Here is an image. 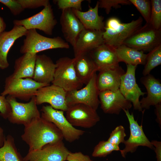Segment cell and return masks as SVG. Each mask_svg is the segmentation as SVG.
<instances>
[{
  "label": "cell",
  "mask_w": 161,
  "mask_h": 161,
  "mask_svg": "<svg viewBox=\"0 0 161 161\" xmlns=\"http://www.w3.org/2000/svg\"><path fill=\"white\" fill-rule=\"evenodd\" d=\"M22 140L29 147V151L40 149L47 144L62 141V133L52 123L41 116L24 126Z\"/></svg>",
  "instance_id": "1"
},
{
  "label": "cell",
  "mask_w": 161,
  "mask_h": 161,
  "mask_svg": "<svg viewBox=\"0 0 161 161\" xmlns=\"http://www.w3.org/2000/svg\"><path fill=\"white\" fill-rule=\"evenodd\" d=\"M143 19L139 17L128 23H123L118 18L112 17L106 21L103 36L104 44L114 48L123 42L142 27Z\"/></svg>",
  "instance_id": "2"
},
{
  "label": "cell",
  "mask_w": 161,
  "mask_h": 161,
  "mask_svg": "<svg viewBox=\"0 0 161 161\" xmlns=\"http://www.w3.org/2000/svg\"><path fill=\"white\" fill-rule=\"evenodd\" d=\"M26 37L20 51L23 54L28 53L36 55L38 52L55 49H69L68 43L59 36L53 38L44 36L38 33L36 29L27 30Z\"/></svg>",
  "instance_id": "3"
},
{
  "label": "cell",
  "mask_w": 161,
  "mask_h": 161,
  "mask_svg": "<svg viewBox=\"0 0 161 161\" xmlns=\"http://www.w3.org/2000/svg\"><path fill=\"white\" fill-rule=\"evenodd\" d=\"M74 58H61L55 63L56 67L52 84L66 92L80 89L83 85L78 78L74 66Z\"/></svg>",
  "instance_id": "4"
},
{
  "label": "cell",
  "mask_w": 161,
  "mask_h": 161,
  "mask_svg": "<svg viewBox=\"0 0 161 161\" xmlns=\"http://www.w3.org/2000/svg\"><path fill=\"white\" fill-rule=\"evenodd\" d=\"M160 44L161 29H155L149 23H146L127 39L123 44L143 52H149Z\"/></svg>",
  "instance_id": "5"
},
{
  "label": "cell",
  "mask_w": 161,
  "mask_h": 161,
  "mask_svg": "<svg viewBox=\"0 0 161 161\" xmlns=\"http://www.w3.org/2000/svg\"><path fill=\"white\" fill-rule=\"evenodd\" d=\"M1 95H8L28 101L35 96L40 88L50 84L40 83L30 78H15L11 75L7 77Z\"/></svg>",
  "instance_id": "6"
},
{
  "label": "cell",
  "mask_w": 161,
  "mask_h": 161,
  "mask_svg": "<svg viewBox=\"0 0 161 161\" xmlns=\"http://www.w3.org/2000/svg\"><path fill=\"white\" fill-rule=\"evenodd\" d=\"M41 117L53 123L61 131L64 139L69 143L78 140L85 132L73 126L64 115V111L55 109L50 105L43 106Z\"/></svg>",
  "instance_id": "7"
},
{
  "label": "cell",
  "mask_w": 161,
  "mask_h": 161,
  "mask_svg": "<svg viewBox=\"0 0 161 161\" xmlns=\"http://www.w3.org/2000/svg\"><path fill=\"white\" fill-rule=\"evenodd\" d=\"M6 98L11 108V112L8 118L11 123L25 126L41 116L35 96L29 102L25 103L18 102L16 98L10 96L8 95Z\"/></svg>",
  "instance_id": "8"
},
{
  "label": "cell",
  "mask_w": 161,
  "mask_h": 161,
  "mask_svg": "<svg viewBox=\"0 0 161 161\" xmlns=\"http://www.w3.org/2000/svg\"><path fill=\"white\" fill-rule=\"evenodd\" d=\"M13 23L14 25L23 26L27 30L37 29L51 35L57 21L50 4L35 15L23 19L15 20Z\"/></svg>",
  "instance_id": "9"
},
{
  "label": "cell",
  "mask_w": 161,
  "mask_h": 161,
  "mask_svg": "<svg viewBox=\"0 0 161 161\" xmlns=\"http://www.w3.org/2000/svg\"><path fill=\"white\" fill-rule=\"evenodd\" d=\"M97 76L95 73L83 88L67 92L66 100L68 107L81 103L97 110L100 104L99 91L96 84Z\"/></svg>",
  "instance_id": "10"
},
{
  "label": "cell",
  "mask_w": 161,
  "mask_h": 161,
  "mask_svg": "<svg viewBox=\"0 0 161 161\" xmlns=\"http://www.w3.org/2000/svg\"><path fill=\"white\" fill-rule=\"evenodd\" d=\"M123 110L129 121L130 135L128 139L123 143L125 145V148L120 151L122 157L125 158L128 153L134 152L139 146L146 147L154 150V147L145 134L142 126L139 125L135 120L133 113L130 114L128 110Z\"/></svg>",
  "instance_id": "11"
},
{
  "label": "cell",
  "mask_w": 161,
  "mask_h": 161,
  "mask_svg": "<svg viewBox=\"0 0 161 161\" xmlns=\"http://www.w3.org/2000/svg\"><path fill=\"white\" fill-rule=\"evenodd\" d=\"M65 112L66 119L73 126L90 128L100 119L96 110L83 104L69 106Z\"/></svg>",
  "instance_id": "12"
},
{
  "label": "cell",
  "mask_w": 161,
  "mask_h": 161,
  "mask_svg": "<svg viewBox=\"0 0 161 161\" xmlns=\"http://www.w3.org/2000/svg\"><path fill=\"white\" fill-rule=\"evenodd\" d=\"M126 71L121 78L119 90L124 97L133 104L134 109L142 111L139 98L146 92H143L137 83L135 71L137 66L126 65Z\"/></svg>",
  "instance_id": "13"
},
{
  "label": "cell",
  "mask_w": 161,
  "mask_h": 161,
  "mask_svg": "<svg viewBox=\"0 0 161 161\" xmlns=\"http://www.w3.org/2000/svg\"><path fill=\"white\" fill-rule=\"evenodd\" d=\"M70 152L61 141L29 151L23 158L24 161H65Z\"/></svg>",
  "instance_id": "14"
},
{
  "label": "cell",
  "mask_w": 161,
  "mask_h": 161,
  "mask_svg": "<svg viewBox=\"0 0 161 161\" xmlns=\"http://www.w3.org/2000/svg\"><path fill=\"white\" fill-rule=\"evenodd\" d=\"M67 92L63 88L50 84L39 88L35 95L37 105L47 103L54 109L66 112L68 107L66 97Z\"/></svg>",
  "instance_id": "15"
},
{
  "label": "cell",
  "mask_w": 161,
  "mask_h": 161,
  "mask_svg": "<svg viewBox=\"0 0 161 161\" xmlns=\"http://www.w3.org/2000/svg\"><path fill=\"white\" fill-rule=\"evenodd\" d=\"M98 97L101 108L105 113L119 114L122 110H129L132 106L131 102L126 99L119 89L99 92Z\"/></svg>",
  "instance_id": "16"
},
{
  "label": "cell",
  "mask_w": 161,
  "mask_h": 161,
  "mask_svg": "<svg viewBox=\"0 0 161 161\" xmlns=\"http://www.w3.org/2000/svg\"><path fill=\"white\" fill-rule=\"evenodd\" d=\"M104 31L84 29L79 34L73 47L75 57L89 53L104 44L103 36Z\"/></svg>",
  "instance_id": "17"
},
{
  "label": "cell",
  "mask_w": 161,
  "mask_h": 161,
  "mask_svg": "<svg viewBox=\"0 0 161 161\" xmlns=\"http://www.w3.org/2000/svg\"><path fill=\"white\" fill-rule=\"evenodd\" d=\"M60 22L65 41L73 47L79 34L85 28L84 26L72 9L62 10Z\"/></svg>",
  "instance_id": "18"
},
{
  "label": "cell",
  "mask_w": 161,
  "mask_h": 161,
  "mask_svg": "<svg viewBox=\"0 0 161 161\" xmlns=\"http://www.w3.org/2000/svg\"><path fill=\"white\" fill-rule=\"evenodd\" d=\"M99 72L114 68L119 66L114 49L104 44L89 53Z\"/></svg>",
  "instance_id": "19"
},
{
  "label": "cell",
  "mask_w": 161,
  "mask_h": 161,
  "mask_svg": "<svg viewBox=\"0 0 161 161\" xmlns=\"http://www.w3.org/2000/svg\"><path fill=\"white\" fill-rule=\"evenodd\" d=\"M27 31L23 26L14 25L11 30L0 34V69H4L9 66L7 56L10 49L17 39L25 35Z\"/></svg>",
  "instance_id": "20"
},
{
  "label": "cell",
  "mask_w": 161,
  "mask_h": 161,
  "mask_svg": "<svg viewBox=\"0 0 161 161\" xmlns=\"http://www.w3.org/2000/svg\"><path fill=\"white\" fill-rule=\"evenodd\" d=\"M140 81L145 86L147 96L140 101L142 109H149L151 106L161 103V83L160 80L150 74L141 78Z\"/></svg>",
  "instance_id": "21"
},
{
  "label": "cell",
  "mask_w": 161,
  "mask_h": 161,
  "mask_svg": "<svg viewBox=\"0 0 161 161\" xmlns=\"http://www.w3.org/2000/svg\"><path fill=\"white\" fill-rule=\"evenodd\" d=\"M56 67L55 63L50 57L44 54H37L32 79L40 83L50 84L53 80Z\"/></svg>",
  "instance_id": "22"
},
{
  "label": "cell",
  "mask_w": 161,
  "mask_h": 161,
  "mask_svg": "<svg viewBox=\"0 0 161 161\" xmlns=\"http://www.w3.org/2000/svg\"><path fill=\"white\" fill-rule=\"evenodd\" d=\"M125 72L119 66L114 68L99 72L96 79L97 86L99 92L105 90L116 91L119 89L121 77Z\"/></svg>",
  "instance_id": "23"
},
{
  "label": "cell",
  "mask_w": 161,
  "mask_h": 161,
  "mask_svg": "<svg viewBox=\"0 0 161 161\" xmlns=\"http://www.w3.org/2000/svg\"><path fill=\"white\" fill-rule=\"evenodd\" d=\"M99 3L97 2L92 8L89 6L88 10L83 12L74 9L72 10L76 16L84 26L85 28L93 30H104L105 23L104 18L98 14Z\"/></svg>",
  "instance_id": "24"
},
{
  "label": "cell",
  "mask_w": 161,
  "mask_h": 161,
  "mask_svg": "<svg viewBox=\"0 0 161 161\" xmlns=\"http://www.w3.org/2000/svg\"><path fill=\"white\" fill-rule=\"evenodd\" d=\"M74 66L77 76L83 84L86 85L97 71L89 53L74 58Z\"/></svg>",
  "instance_id": "25"
},
{
  "label": "cell",
  "mask_w": 161,
  "mask_h": 161,
  "mask_svg": "<svg viewBox=\"0 0 161 161\" xmlns=\"http://www.w3.org/2000/svg\"><path fill=\"white\" fill-rule=\"evenodd\" d=\"M36 55L25 53L17 59L15 62L14 71L11 75L15 78L32 79Z\"/></svg>",
  "instance_id": "26"
},
{
  "label": "cell",
  "mask_w": 161,
  "mask_h": 161,
  "mask_svg": "<svg viewBox=\"0 0 161 161\" xmlns=\"http://www.w3.org/2000/svg\"><path fill=\"white\" fill-rule=\"evenodd\" d=\"M119 62H123L126 65L137 66L145 65L147 54L144 52L123 44L114 48Z\"/></svg>",
  "instance_id": "27"
},
{
  "label": "cell",
  "mask_w": 161,
  "mask_h": 161,
  "mask_svg": "<svg viewBox=\"0 0 161 161\" xmlns=\"http://www.w3.org/2000/svg\"><path fill=\"white\" fill-rule=\"evenodd\" d=\"M0 161H24L10 135L5 138L3 145L0 147Z\"/></svg>",
  "instance_id": "28"
},
{
  "label": "cell",
  "mask_w": 161,
  "mask_h": 161,
  "mask_svg": "<svg viewBox=\"0 0 161 161\" xmlns=\"http://www.w3.org/2000/svg\"><path fill=\"white\" fill-rule=\"evenodd\" d=\"M161 64V44L155 47L147 54L144 69V76L149 74L152 69Z\"/></svg>",
  "instance_id": "29"
},
{
  "label": "cell",
  "mask_w": 161,
  "mask_h": 161,
  "mask_svg": "<svg viewBox=\"0 0 161 161\" xmlns=\"http://www.w3.org/2000/svg\"><path fill=\"white\" fill-rule=\"evenodd\" d=\"M120 150L119 146L113 145L107 140H102L95 147L92 156L94 157H105L113 151Z\"/></svg>",
  "instance_id": "30"
},
{
  "label": "cell",
  "mask_w": 161,
  "mask_h": 161,
  "mask_svg": "<svg viewBox=\"0 0 161 161\" xmlns=\"http://www.w3.org/2000/svg\"><path fill=\"white\" fill-rule=\"evenodd\" d=\"M151 11L149 24L154 29H161V0H151Z\"/></svg>",
  "instance_id": "31"
},
{
  "label": "cell",
  "mask_w": 161,
  "mask_h": 161,
  "mask_svg": "<svg viewBox=\"0 0 161 161\" xmlns=\"http://www.w3.org/2000/svg\"><path fill=\"white\" fill-rule=\"evenodd\" d=\"M141 14L146 23H149L151 11V0H129Z\"/></svg>",
  "instance_id": "32"
},
{
  "label": "cell",
  "mask_w": 161,
  "mask_h": 161,
  "mask_svg": "<svg viewBox=\"0 0 161 161\" xmlns=\"http://www.w3.org/2000/svg\"><path fill=\"white\" fill-rule=\"evenodd\" d=\"M126 136L124 128L120 125L112 131L107 141L113 145L119 146L120 143H124Z\"/></svg>",
  "instance_id": "33"
},
{
  "label": "cell",
  "mask_w": 161,
  "mask_h": 161,
  "mask_svg": "<svg viewBox=\"0 0 161 161\" xmlns=\"http://www.w3.org/2000/svg\"><path fill=\"white\" fill-rule=\"evenodd\" d=\"M98 1L99 8L104 9L107 14L109 13L112 7L118 8L121 7L120 4H131L129 0H100Z\"/></svg>",
  "instance_id": "34"
},
{
  "label": "cell",
  "mask_w": 161,
  "mask_h": 161,
  "mask_svg": "<svg viewBox=\"0 0 161 161\" xmlns=\"http://www.w3.org/2000/svg\"><path fill=\"white\" fill-rule=\"evenodd\" d=\"M83 0H54L58 9L62 10L67 9H72L82 11L81 4Z\"/></svg>",
  "instance_id": "35"
},
{
  "label": "cell",
  "mask_w": 161,
  "mask_h": 161,
  "mask_svg": "<svg viewBox=\"0 0 161 161\" xmlns=\"http://www.w3.org/2000/svg\"><path fill=\"white\" fill-rule=\"evenodd\" d=\"M23 8L35 9L41 7H44L50 4L48 0H17Z\"/></svg>",
  "instance_id": "36"
},
{
  "label": "cell",
  "mask_w": 161,
  "mask_h": 161,
  "mask_svg": "<svg viewBox=\"0 0 161 161\" xmlns=\"http://www.w3.org/2000/svg\"><path fill=\"white\" fill-rule=\"evenodd\" d=\"M0 3L8 7L14 16L19 14L24 10L17 0H0Z\"/></svg>",
  "instance_id": "37"
},
{
  "label": "cell",
  "mask_w": 161,
  "mask_h": 161,
  "mask_svg": "<svg viewBox=\"0 0 161 161\" xmlns=\"http://www.w3.org/2000/svg\"><path fill=\"white\" fill-rule=\"evenodd\" d=\"M11 112V107L6 97L0 95V115L4 119H7Z\"/></svg>",
  "instance_id": "38"
},
{
  "label": "cell",
  "mask_w": 161,
  "mask_h": 161,
  "mask_svg": "<svg viewBox=\"0 0 161 161\" xmlns=\"http://www.w3.org/2000/svg\"><path fill=\"white\" fill-rule=\"evenodd\" d=\"M67 161H93L88 155H85L81 152H70L66 160Z\"/></svg>",
  "instance_id": "39"
},
{
  "label": "cell",
  "mask_w": 161,
  "mask_h": 161,
  "mask_svg": "<svg viewBox=\"0 0 161 161\" xmlns=\"http://www.w3.org/2000/svg\"><path fill=\"white\" fill-rule=\"evenodd\" d=\"M151 142L155 147L154 151L156 154L157 161H161V142L156 140H152Z\"/></svg>",
  "instance_id": "40"
},
{
  "label": "cell",
  "mask_w": 161,
  "mask_h": 161,
  "mask_svg": "<svg viewBox=\"0 0 161 161\" xmlns=\"http://www.w3.org/2000/svg\"><path fill=\"white\" fill-rule=\"evenodd\" d=\"M155 114L157 116L156 122L159 124L160 126H161V103L155 106Z\"/></svg>",
  "instance_id": "41"
},
{
  "label": "cell",
  "mask_w": 161,
  "mask_h": 161,
  "mask_svg": "<svg viewBox=\"0 0 161 161\" xmlns=\"http://www.w3.org/2000/svg\"><path fill=\"white\" fill-rule=\"evenodd\" d=\"M6 24L3 18L0 16V34L5 29Z\"/></svg>",
  "instance_id": "42"
},
{
  "label": "cell",
  "mask_w": 161,
  "mask_h": 161,
  "mask_svg": "<svg viewBox=\"0 0 161 161\" xmlns=\"http://www.w3.org/2000/svg\"><path fill=\"white\" fill-rule=\"evenodd\" d=\"M5 138L3 130L0 127V147L3 145Z\"/></svg>",
  "instance_id": "43"
}]
</instances>
